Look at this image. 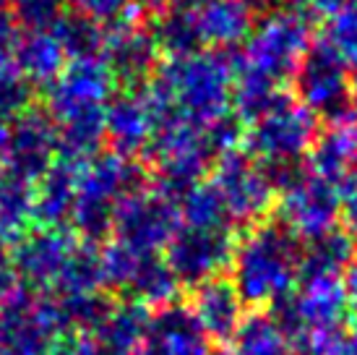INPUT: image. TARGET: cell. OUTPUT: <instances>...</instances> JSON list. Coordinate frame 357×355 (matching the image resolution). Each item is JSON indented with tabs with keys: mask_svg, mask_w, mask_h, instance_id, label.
Returning <instances> with one entry per match:
<instances>
[{
	"mask_svg": "<svg viewBox=\"0 0 357 355\" xmlns=\"http://www.w3.org/2000/svg\"><path fill=\"white\" fill-rule=\"evenodd\" d=\"M307 157V173L339 186L357 168V123L352 118L331 120L324 133H318Z\"/></svg>",
	"mask_w": 357,
	"mask_h": 355,
	"instance_id": "9c48e42d",
	"label": "cell"
},
{
	"mask_svg": "<svg viewBox=\"0 0 357 355\" xmlns=\"http://www.w3.org/2000/svg\"><path fill=\"white\" fill-rule=\"evenodd\" d=\"M235 236L227 227H196L180 240L175 259L180 272L188 280H204L219 275L225 266L232 264L235 254Z\"/></svg>",
	"mask_w": 357,
	"mask_h": 355,
	"instance_id": "30bf717a",
	"label": "cell"
},
{
	"mask_svg": "<svg viewBox=\"0 0 357 355\" xmlns=\"http://www.w3.org/2000/svg\"><path fill=\"white\" fill-rule=\"evenodd\" d=\"M277 321L292 342L313 332L339 329L347 314L344 285L339 277H310L298 280L295 290L287 298L271 306Z\"/></svg>",
	"mask_w": 357,
	"mask_h": 355,
	"instance_id": "277c9868",
	"label": "cell"
},
{
	"mask_svg": "<svg viewBox=\"0 0 357 355\" xmlns=\"http://www.w3.org/2000/svg\"><path fill=\"white\" fill-rule=\"evenodd\" d=\"M165 355H211L206 332L188 314H175L162 337Z\"/></svg>",
	"mask_w": 357,
	"mask_h": 355,
	"instance_id": "9a60e30c",
	"label": "cell"
},
{
	"mask_svg": "<svg viewBox=\"0 0 357 355\" xmlns=\"http://www.w3.org/2000/svg\"><path fill=\"white\" fill-rule=\"evenodd\" d=\"M229 272V282L235 285L243 303L274 306L298 285V243L279 225H253V230L235 246Z\"/></svg>",
	"mask_w": 357,
	"mask_h": 355,
	"instance_id": "6da1fadb",
	"label": "cell"
},
{
	"mask_svg": "<svg viewBox=\"0 0 357 355\" xmlns=\"http://www.w3.org/2000/svg\"><path fill=\"white\" fill-rule=\"evenodd\" d=\"M188 215L196 227H225L227 209L222 204L217 188L204 186L193 191V196L188 198Z\"/></svg>",
	"mask_w": 357,
	"mask_h": 355,
	"instance_id": "2e32d148",
	"label": "cell"
},
{
	"mask_svg": "<svg viewBox=\"0 0 357 355\" xmlns=\"http://www.w3.org/2000/svg\"><path fill=\"white\" fill-rule=\"evenodd\" d=\"M256 24V8L245 0H204L196 13L201 42L235 48L248 40Z\"/></svg>",
	"mask_w": 357,
	"mask_h": 355,
	"instance_id": "8fae6325",
	"label": "cell"
},
{
	"mask_svg": "<svg viewBox=\"0 0 357 355\" xmlns=\"http://www.w3.org/2000/svg\"><path fill=\"white\" fill-rule=\"evenodd\" d=\"M279 3L289 10H303V8H310V6H313V0H279Z\"/></svg>",
	"mask_w": 357,
	"mask_h": 355,
	"instance_id": "d6986e66",
	"label": "cell"
},
{
	"mask_svg": "<svg viewBox=\"0 0 357 355\" xmlns=\"http://www.w3.org/2000/svg\"><path fill=\"white\" fill-rule=\"evenodd\" d=\"M232 52H211L188 60L180 71V89L185 108L204 123H217L232 113Z\"/></svg>",
	"mask_w": 357,
	"mask_h": 355,
	"instance_id": "ba28073f",
	"label": "cell"
},
{
	"mask_svg": "<svg viewBox=\"0 0 357 355\" xmlns=\"http://www.w3.org/2000/svg\"><path fill=\"white\" fill-rule=\"evenodd\" d=\"M339 201H342V215L347 222V236L357 248V168L339 183Z\"/></svg>",
	"mask_w": 357,
	"mask_h": 355,
	"instance_id": "e0dca14e",
	"label": "cell"
},
{
	"mask_svg": "<svg viewBox=\"0 0 357 355\" xmlns=\"http://www.w3.org/2000/svg\"><path fill=\"white\" fill-rule=\"evenodd\" d=\"M229 355H298V347L271 314H250L229 340Z\"/></svg>",
	"mask_w": 357,
	"mask_h": 355,
	"instance_id": "5bb4252c",
	"label": "cell"
},
{
	"mask_svg": "<svg viewBox=\"0 0 357 355\" xmlns=\"http://www.w3.org/2000/svg\"><path fill=\"white\" fill-rule=\"evenodd\" d=\"M310 42H313V27L307 16L289 8L268 10L264 19H256L245 48L235 58L243 68L282 87L284 81L295 79L300 60L307 52Z\"/></svg>",
	"mask_w": 357,
	"mask_h": 355,
	"instance_id": "7a4b0ae2",
	"label": "cell"
},
{
	"mask_svg": "<svg viewBox=\"0 0 357 355\" xmlns=\"http://www.w3.org/2000/svg\"><path fill=\"white\" fill-rule=\"evenodd\" d=\"M245 3H250V6H253V8H256V3H264V0H245Z\"/></svg>",
	"mask_w": 357,
	"mask_h": 355,
	"instance_id": "44dd1931",
	"label": "cell"
},
{
	"mask_svg": "<svg viewBox=\"0 0 357 355\" xmlns=\"http://www.w3.org/2000/svg\"><path fill=\"white\" fill-rule=\"evenodd\" d=\"M349 105H352V120L357 123V87L352 89V97H349Z\"/></svg>",
	"mask_w": 357,
	"mask_h": 355,
	"instance_id": "ffe728a7",
	"label": "cell"
},
{
	"mask_svg": "<svg viewBox=\"0 0 357 355\" xmlns=\"http://www.w3.org/2000/svg\"><path fill=\"white\" fill-rule=\"evenodd\" d=\"M214 188L227 209V217L238 225L250 227L271 212L277 196V188L264 165H258L245 152H229L222 157Z\"/></svg>",
	"mask_w": 357,
	"mask_h": 355,
	"instance_id": "52a82bcc",
	"label": "cell"
},
{
	"mask_svg": "<svg viewBox=\"0 0 357 355\" xmlns=\"http://www.w3.org/2000/svg\"><path fill=\"white\" fill-rule=\"evenodd\" d=\"M298 99L313 115L324 118H344L352 97V81L344 58L331 48L324 37L310 42L295 73Z\"/></svg>",
	"mask_w": 357,
	"mask_h": 355,
	"instance_id": "5b68a950",
	"label": "cell"
},
{
	"mask_svg": "<svg viewBox=\"0 0 357 355\" xmlns=\"http://www.w3.org/2000/svg\"><path fill=\"white\" fill-rule=\"evenodd\" d=\"M344 285V300H347V311L357 319V261H352L347 269V275L342 280Z\"/></svg>",
	"mask_w": 357,
	"mask_h": 355,
	"instance_id": "ac0fdd59",
	"label": "cell"
},
{
	"mask_svg": "<svg viewBox=\"0 0 357 355\" xmlns=\"http://www.w3.org/2000/svg\"><path fill=\"white\" fill-rule=\"evenodd\" d=\"M279 227L295 240H316L337 230L342 201H339V186L328 183L324 178L303 173L295 178L287 188H282L279 198Z\"/></svg>",
	"mask_w": 357,
	"mask_h": 355,
	"instance_id": "8992f818",
	"label": "cell"
},
{
	"mask_svg": "<svg viewBox=\"0 0 357 355\" xmlns=\"http://www.w3.org/2000/svg\"><path fill=\"white\" fill-rule=\"evenodd\" d=\"M243 300L229 280H208L196 293V321L214 340H232L243 324Z\"/></svg>",
	"mask_w": 357,
	"mask_h": 355,
	"instance_id": "7c38bea8",
	"label": "cell"
},
{
	"mask_svg": "<svg viewBox=\"0 0 357 355\" xmlns=\"http://www.w3.org/2000/svg\"><path fill=\"white\" fill-rule=\"evenodd\" d=\"M318 136V118L310 110L284 92L266 115L250 123L243 133L245 154L264 165H295L305 157Z\"/></svg>",
	"mask_w": 357,
	"mask_h": 355,
	"instance_id": "3957f363",
	"label": "cell"
},
{
	"mask_svg": "<svg viewBox=\"0 0 357 355\" xmlns=\"http://www.w3.org/2000/svg\"><path fill=\"white\" fill-rule=\"evenodd\" d=\"M355 243L347 233L331 230L326 236L310 240L307 248L300 254V277L298 280H310V277H339L349 269L355 261Z\"/></svg>",
	"mask_w": 357,
	"mask_h": 355,
	"instance_id": "4fadbf2b",
	"label": "cell"
}]
</instances>
